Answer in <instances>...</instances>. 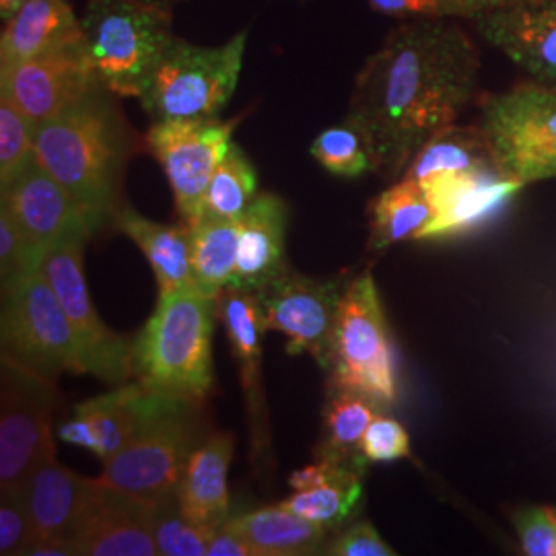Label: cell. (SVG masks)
Returning <instances> with one entry per match:
<instances>
[{
  "label": "cell",
  "mask_w": 556,
  "mask_h": 556,
  "mask_svg": "<svg viewBox=\"0 0 556 556\" xmlns=\"http://www.w3.org/2000/svg\"><path fill=\"white\" fill-rule=\"evenodd\" d=\"M480 52L447 20H408L363 64L346 122L369 147L374 172L406 174L418 149L477 98Z\"/></svg>",
  "instance_id": "obj_1"
},
{
  "label": "cell",
  "mask_w": 556,
  "mask_h": 556,
  "mask_svg": "<svg viewBox=\"0 0 556 556\" xmlns=\"http://www.w3.org/2000/svg\"><path fill=\"white\" fill-rule=\"evenodd\" d=\"M142 140L119 108L118 96L98 83L36 132L34 153L87 211L96 231L124 206V179Z\"/></svg>",
  "instance_id": "obj_2"
},
{
  "label": "cell",
  "mask_w": 556,
  "mask_h": 556,
  "mask_svg": "<svg viewBox=\"0 0 556 556\" xmlns=\"http://www.w3.org/2000/svg\"><path fill=\"white\" fill-rule=\"evenodd\" d=\"M219 299L199 289L160 293L132 342L135 378L151 392L204 402L215 383L213 334Z\"/></svg>",
  "instance_id": "obj_3"
},
{
  "label": "cell",
  "mask_w": 556,
  "mask_h": 556,
  "mask_svg": "<svg viewBox=\"0 0 556 556\" xmlns=\"http://www.w3.org/2000/svg\"><path fill=\"white\" fill-rule=\"evenodd\" d=\"M83 36L101 83L118 98L139 100L174 41L172 4L151 0H87Z\"/></svg>",
  "instance_id": "obj_4"
},
{
  "label": "cell",
  "mask_w": 556,
  "mask_h": 556,
  "mask_svg": "<svg viewBox=\"0 0 556 556\" xmlns=\"http://www.w3.org/2000/svg\"><path fill=\"white\" fill-rule=\"evenodd\" d=\"M248 31L223 46L174 38L147 80L140 105L153 122L217 118L233 98L243 66Z\"/></svg>",
  "instance_id": "obj_5"
},
{
  "label": "cell",
  "mask_w": 556,
  "mask_h": 556,
  "mask_svg": "<svg viewBox=\"0 0 556 556\" xmlns=\"http://www.w3.org/2000/svg\"><path fill=\"white\" fill-rule=\"evenodd\" d=\"M200 404L199 400L161 394L137 435L103 462L101 482L147 501L176 493L188 459L204 441Z\"/></svg>",
  "instance_id": "obj_6"
},
{
  "label": "cell",
  "mask_w": 556,
  "mask_h": 556,
  "mask_svg": "<svg viewBox=\"0 0 556 556\" xmlns=\"http://www.w3.org/2000/svg\"><path fill=\"white\" fill-rule=\"evenodd\" d=\"M328 386L353 390L390 408L397 397L396 361L371 273L349 280L330 338Z\"/></svg>",
  "instance_id": "obj_7"
},
{
  "label": "cell",
  "mask_w": 556,
  "mask_h": 556,
  "mask_svg": "<svg viewBox=\"0 0 556 556\" xmlns=\"http://www.w3.org/2000/svg\"><path fill=\"white\" fill-rule=\"evenodd\" d=\"M480 128L501 176L523 186L556 179V89L528 80L484 98Z\"/></svg>",
  "instance_id": "obj_8"
},
{
  "label": "cell",
  "mask_w": 556,
  "mask_h": 556,
  "mask_svg": "<svg viewBox=\"0 0 556 556\" xmlns=\"http://www.w3.org/2000/svg\"><path fill=\"white\" fill-rule=\"evenodd\" d=\"M0 342L2 355L52 381L85 374L73 324L41 268L2 291Z\"/></svg>",
  "instance_id": "obj_9"
},
{
  "label": "cell",
  "mask_w": 556,
  "mask_h": 556,
  "mask_svg": "<svg viewBox=\"0 0 556 556\" xmlns=\"http://www.w3.org/2000/svg\"><path fill=\"white\" fill-rule=\"evenodd\" d=\"M239 118L153 122L144 142L172 186L179 220L188 227L204 215V197L220 160L233 144Z\"/></svg>",
  "instance_id": "obj_10"
},
{
  "label": "cell",
  "mask_w": 556,
  "mask_h": 556,
  "mask_svg": "<svg viewBox=\"0 0 556 556\" xmlns=\"http://www.w3.org/2000/svg\"><path fill=\"white\" fill-rule=\"evenodd\" d=\"M56 381L0 353V486H23L59 408Z\"/></svg>",
  "instance_id": "obj_11"
},
{
  "label": "cell",
  "mask_w": 556,
  "mask_h": 556,
  "mask_svg": "<svg viewBox=\"0 0 556 556\" xmlns=\"http://www.w3.org/2000/svg\"><path fill=\"white\" fill-rule=\"evenodd\" d=\"M87 241L89 239H73L52 248L46 252L40 268L73 324L85 374H91L110 386H122L135 376L132 342L114 332L101 319L96 303L91 301L83 273V252Z\"/></svg>",
  "instance_id": "obj_12"
},
{
  "label": "cell",
  "mask_w": 556,
  "mask_h": 556,
  "mask_svg": "<svg viewBox=\"0 0 556 556\" xmlns=\"http://www.w3.org/2000/svg\"><path fill=\"white\" fill-rule=\"evenodd\" d=\"M344 287L342 277H305L287 264L254 293L266 330L287 338V353H307L328 371L330 338Z\"/></svg>",
  "instance_id": "obj_13"
},
{
  "label": "cell",
  "mask_w": 556,
  "mask_h": 556,
  "mask_svg": "<svg viewBox=\"0 0 556 556\" xmlns=\"http://www.w3.org/2000/svg\"><path fill=\"white\" fill-rule=\"evenodd\" d=\"M98 83L101 80L85 38L62 43L31 59L0 64V96L20 108L36 132Z\"/></svg>",
  "instance_id": "obj_14"
},
{
  "label": "cell",
  "mask_w": 556,
  "mask_h": 556,
  "mask_svg": "<svg viewBox=\"0 0 556 556\" xmlns=\"http://www.w3.org/2000/svg\"><path fill=\"white\" fill-rule=\"evenodd\" d=\"M219 319L241 379L252 464L260 477H268L275 470L273 429L262 378V340L268 330L262 319L256 293L225 289L219 298Z\"/></svg>",
  "instance_id": "obj_15"
},
{
  "label": "cell",
  "mask_w": 556,
  "mask_h": 556,
  "mask_svg": "<svg viewBox=\"0 0 556 556\" xmlns=\"http://www.w3.org/2000/svg\"><path fill=\"white\" fill-rule=\"evenodd\" d=\"M0 192V208L11 215L41 258L60 243L91 239L98 233L87 211L36 157Z\"/></svg>",
  "instance_id": "obj_16"
},
{
  "label": "cell",
  "mask_w": 556,
  "mask_h": 556,
  "mask_svg": "<svg viewBox=\"0 0 556 556\" xmlns=\"http://www.w3.org/2000/svg\"><path fill=\"white\" fill-rule=\"evenodd\" d=\"M75 556L160 555L153 536V501L93 480L71 536Z\"/></svg>",
  "instance_id": "obj_17"
},
{
  "label": "cell",
  "mask_w": 556,
  "mask_h": 556,
  "mask_svg": "<svg viewBox=\"0 0 556 556\" xmlns=\"http://www.w3.org/2000/svg\"><path fill=\"white\" fill-rule=\"evenodd\" d=\"M91 484V478L80 477L60 464L54 435H50L23 484L36 534L27 555L75 556L71 536Z\"/></svg>",
  "instance_id": "obj_18"
},
{
  "label": "cell",
  "mask_w": 556,
  "mask_h": 556,
  "mask_svg": "<svg viewBox=\"0 0 556 556\" xmlns=\"http://www.w3.org/2000/svg\"><path fill=\"white\" fill-rule=\"evenodd\" d=\"M160 396V392L147 390L139 381L114 386L108 394L75 404L73 415L60 425L56 435L91 452L103 464L137 435Z\"/></svg>",
  "instance_id": "obj_19"
},
{
  "label": "cell",
  "mask_w": 556,
  "mask_h": 556,
  "mask_svg": "<svg viewBox=\"0 0 556 556\" xmlns=\"http://www.w3.org/2000/svg\"><path fill=\"white\" fill-rule=\"evenodd\" d=\"M472 23L482 40L540 85L556 89V0L497 9Z\"/></svg>",
  "instance_id": "obj_20"
},
{
  "label": "cell",
  "mask_w": 556,
  "mask_h": 556,
  "mask_svg": "<svg viewBox=\"0 0 556 556\" xmlns=\"http://www.w3.org/2000/svg\"><path fill=\"white\" fill-rule=\"evenodd\" d=\"M422 188L431 202L433 217L417 239H441L466 233L493 217L523 184L501 176L497 169H484L445 174L427 181Z\"/></svg>",
  "instance_id": "obj_21"
},
{
  "label": "cell",
  "mask_w": 556,
  "mask_h": 556,
  "mask_svg": "<svg viewBox=\"0 0 556 556\" xmlns=\"http://www.w3.org/2000/svg\"><path fill=\"white\" fill-rule=\"evenodd\" d=\"M236 452L231 433H213L200 443L179 478V509L206 532H217L229 519V468Z\"/></svg>",
  "instance_id": "obj_22"
},
{
  "label": "cell",
  "mask_w": 556,
  "mask_h": 556,
  "mask_svg": "<svg viewBox=\"0 0 556 556\" xmlns=\"http://www.w3.org/2000/svg\"><path fill=\"white\" fill-rule=\"evenodd\" d=\"M287 202L264 192L258 194L239 223L238 264L229 289L258 291L289 262L285 260Z\"/></svg>",
  "instance_id": "obj_23"
},
{
  "label": "cell",
  "mask_w": 556,
  "mask_h": 556,
  "mask_svg": "<svg viewBox=\"0 0 556 556\" xmlns=\"http://www.w3.org/2000/svg\"><path fill=\"white\" fill-rule=\"evenodd\" d=\"M114 225L132 239L149 260L160 293L199 289L192 266V229L184 220L179 225H163L124 204Z\"/></svg>",
  "instance_id": "obj_24"
},
{
  "label": "cell",
  "mask_w": 556,
  "mask_h": 556,
  "mask_svg": "<svg viewBox=\"0 0 556 556\" xmlns=\"http://www.w3.org/2000/svg\"><path fill=\"white\" fill-rule=\"evenodd\" d=\"M80 38H85L83 23L68 0H27L4 23L0 36V64L31 59Z\"/></svg>",
  "instance_id": "obj_25"
},
{
  "label": "cell",
  "mask_w": 556,
  "mask_h": 556,
  "mask_svg": "<svg viewBox=\"0 0 556 556\" xmlns=\"http://www.w3.org/2000/svg\"><path fill=\"white\" fill-rule=\"evenodd\" d=\"M227 530L252 544L260 556L324 555L330 530L285 509L280 503L256 509L245 516L229 517Z\"/></svg>",
  "instance_id": "obj_26"
},
{
  "label": "cell",
  "mask_w": 556,
  "mask_h": 556,
  "mask_svg": "<svg viewBox=\"0 0 556 556\" xmlns=\"http://www.w3.org/2000/svg\"><path fill=\"white\" fill-rule=\"evenodd\" d=\"M383 410L386 408L369 396L328 386L321 415V433L314 452L316 459H330L365 470L369 462L361 452V443L371 420Z\"/></svg>",
  "instance_id": "obj_27"
},
{
  "label": "cell",
  "mask_w": 556,
  "mask_h": 556,
  "mask_svg": "<svg viewBox=\"0 0 556 556\" xmlns=\"http://www.w3.org/2000/svg\"><path fill=\"white\" fill-rule=\"evenodd\" d=\"M484 169H497V165L482 128L457 126L454 122L438 130L418 149L404 178L425 186L427 181L445 174L484 172Z\"/></svg>",
  "instance_id": "obj_28"
},
{
  "label": "cell",
  "mask_w": 556,
  "mask_h": 556,
  "mask_svg": "<svg viewBox=\"0 0 556 556\" xmlns=\"http://www.w3.org/2000/svg\"><path fill=\"white\" fill-rule=\"evenodd\" d=\"M433 217L425 188L402 178L371 202L369 250L381 252L404 239H417Z\"/></svg>",
  "instance_id": "obj_29"
},
{
  "label": "cell",
  "mask_w": 556,
  "mask_h": 556,
  "mask_svg": "<svg viewBox=\"0 0 556 556\" xmlns=\"http://www.w3.org/2000/svg\"><path fill=\"white\" fill-rule=\"evenodd\" d=\"M190 229L197 287L200 293L219 299L236 275L239 223L204 213Z\"/></svg>",
  "instance_id": "obj_30"
},
{
  "label": "cell",
  "mask_w": 556,
  "mask_h": 556,
  "mask_svg": "<svg viewBox=\"0 0 556 556\" xmlns=\"http://www.w3.org/2000/svg\"><path fill=\"white\" fill-rule=\"evenodd\" d=\"M363 470H351L316 489L295 491L280 505L337 534L363 507Z\"/></svg>",
  "instance_id": "obj_31"
},
{
  "label": "cell",
  "mask_w": 556,
  "mask_h": 556,
  "mask_svg": "<svg viewBox=\"0 0 556 556\" xmlns=\"http://www.w3.org/2000/svg\"><path fill=\"white\" fill-rule=\"evenodd\" d=\"M258 197V174L239 144H231L220 160L204 197V213L239 220Z\"/></svg>",
  "instance_id": "obj_32"
},
{
  "label": "cell",
  "mask_w": 556,
  "mask_h": 556,
  "mask_svg": "<svg viewBox=\"0 0 556 556\" xmlns=\"http://www.w3.org/2000/svg\"><path fill=\"white\" fill-rule=\"evenodd\" d=\"M309 151L312 157L332 176L358 178L367 172H374V160L367 142L346 119L340 126L319 132Z\"/></svg>",
  "instance_id": "obj_33"
},
{
  "label": "cell",
  "mask_w": 556,
  "mask_h": 556,
  "mask_svg": "<svg viewBox=\"0 0 556 556\" xmlns=\"http://www.w3.org/2000/svg\"><path fill=\"white\" fill-rule=\"evenodd\" d=\"M153 536L160 556H206L213 532L192 523L179 509L178 495L153 501Z\"/></svg>",
  "instance_id": "obj_34"
},
{
  "label": "cell",
  "mask_w": 556,
  "mask_h": 556,
  "mask_svg": "<svg viewBox=\"0 0 556 556\" xmlns=\"http://www.w3.org/2000/svg\"><path fill=\"white\" fill-rule=\"evenodd\" d=\"M374 11L396 20H478L516 4H532L544 0H367Z\"/></svg>",
  "instance_id": "obj_35"
},
{
  "label": "cell",
  "mask_w": 556,
  "mask_h": 556,
  "mask_svg": "<svg viewBox=\"0 0 556 556\" xmlns=\"http://www.w3.org/2000/svg\"><path fill=\"white\" fill-rule=\"evenodd\" d=\"M36 128L20 108L0 96V190L20 178L34 161Z\"/></svg>",
  "instance_id": "obj_36"
},
{
  "label": "cell",
  "mask_w": 556,
  "mask_h": 556,
  "mask_svg": "<svg viewBox=\"0 0 556 556\" xmlns=\"http://www.w3.org/2000/svg\"><path fill=\"white\" fill-rule=\"evenodd\" d=\"M36 542L23 486H0V555H27Z\"/></svg>",
  "instance_id": "obj_37"
},
{
  "label": "cell",
  "mask_w": 556,
  "mask_h": 556,
  "mask_svg": "<svg viewBox=\"0 0 556 556\" xmlns=\"http://www.w3.org/2000/svg\"><path fill=\"white\" fill-rule=\"evenodd\" d=\"M41 260L11 215L0 208V289L4 291L21 278L40 270Z\"/></svg>",
  "instance_id": "obj_38"
},
{
  "label": "cell",
  "mask_w": 556,
  "mask_h": 556,
  "mask_svg": "<svg viewBox=\"0 0 556 556\" xmlns=\"http://www.w3.org/2000/svg\"><path fill=\"white\" fill-rule=\"evenodd\" d=\"M361 452L367 462H374V464L394 462V459L408 457L410 438L396 418L386 417L381 413L367 427L361 443Z\"/></svg>",
  "instance_id": "obj_39"
},
{
  "label": "cell",
  "mask_w": 556,
  "mask_h": 556,
  "mask_svg": "<svg viewBox=\"0 0 556 556\" xmlns=\"http://www.w3.org/2000/svg\"><path fill=\"white\" fill-rule=\"evenodd\" d=\"M523 553L530 556H556V517L553 509L530 507L514 517Z\"/></svg>",
  "instance_id": "obj_40"
},
{
  "label": "cell",
  "mask_w": 556,
  "mask_h": 556,
  "mask_svg": "<svg viewBox=\"0 0 556 556\" xmlns=\"http://www.w3.org/2000/svg\"><path fill=\"white\" fill-rule=\"evenodd\" d=\"M324 555L328 556H394L396 551L383 542L378 530L361 519L351 521L346 528H342L334 536L330 538Z\"/></svg>",
  "instance_id": "obj_41"
},
{
  "label": "cell",
  "mask_w": 556,
  "mask_h": 556,
  "mask_svg": "<svg viewBox=\"0 0 556 556\" xmlns=\"http://www.w3.org/2000/svg\"><path fill=\"white\" fill-rule=\"evenodd\" d=\"M351 470H361V468L349 466V464H338V462H330V459H316L312 466L295 470L289 477V484H291L293 491H307V489H316V486H321V484H326L334 478L342 477Z\"/></svg>",
  "instance_id": "obj_42"
},
{
  "label": "cell",
  "mask_w": 556,
  "mask_h": 556,
  "mask_svg": "<svg viewBox=\"0 0 556 556\" xmlns=\"http://www.w3.org/2000/svg\"><path fill=\"white\" fill-rule=\"evenodd\" d=\"M206 556H260L258 551L248 544L243 538L233 534L225 526L213 532L211 544H208V555Z\"/></svg>",
  "instance_id": "obj_43"
},
{
  "label": "cell",
  "mask_w": 556,
  "mask_h": 556,
  "mask_svg": "<svg viewBox=\"0 0 556 556\" xmlns=\"http://www.w3.org/2000/svg\"><path fill=\"white\" fill-rule=\"evenodd\" d=\"M25 2H27V0H0V20L7 23V21L11 20V17L20 11Z\"/></svg>",
  "instance_id": "obj_44"
},
{
  "label": "cell",
  "mask_w": 556,
  "mask_h": 556,
  "mask_svg": "<svg viewBox=\"0 0 556 556\" xmlns=\"http://www.w3.org/2000/svg\"><path fill=\"white\" fill-rule=\"evenodd\" d=\"M151 2H163V4H176V2H184V0H151Z\"/></svg>",
  "instance_id": "obj_45"
},
{
  "label": "cell",
  "mask_w": 556,
  "mask_h": 556,
  "mask_svg": "<svg viewBox=\"0 0 556 556\" xmlns=\"http://www.w3.org/2000/svg\"><path fill=\"white\" fill-rule=\"evenodd\" d=\"M553 514H555V517H556V507H555V509H553Z\"/></svg>",
  "instance_id": "obj_46"
}]
</instances>
